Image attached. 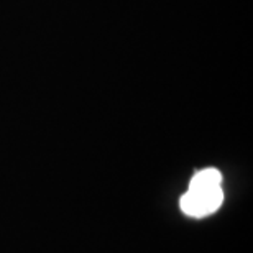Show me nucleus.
<instances>
[{
	"instance_id": "f03ea898",
	"label": "nucleus",
	"mask_w": 253,
	"mask_h": 253,
	"mask_svg": "<svg viewBox=\"0 0 253 253\" xmlns=\"http://www.w3.org/2000/svg\"><path fill=\"white\" fill-rule=\"evenodd\" d=\"M222 184V174L215 168L202 169L192 176L189 189H211Z\"/></svg>"
},
{
	"instance_id": "f257e3e1",
	"label": "nucleus",
	"mask_w": 253,
	"mask_h": 253,
	"mask_svg": "<svg viewBox=\"0 0 253 253\" xmlns=\"http://www.w3.org/2000/svg\"><path fill=\"white\" fill-rule=\"evenodd\" d=\"M224 202L222 186L211 189H188V192L179 199V207L188 217L202 219L211 215L219 209Z\"/></svg>"
}]
</instances>
